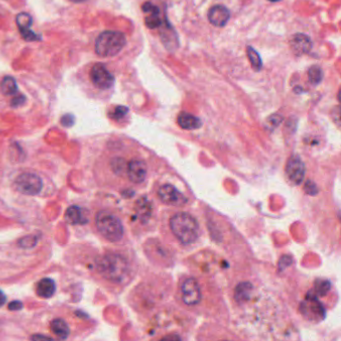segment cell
I'll use <instances>...</instances> for the list:
<instances>
[{
	"instance_id": "cell-20",
	"label": "cell",
	"mask_w": 341,
	"mask_h": 341,
	"mask_svg": "<svg viewBox=\"0 0 341 341\" xmlns=\"http://www.w3.org/2000/svg\"><path fill=\"white\" fill-rule=\"evenodd\" d=\"M308 78L313 85H317L323 79V71L318 66H311L308 70Z\"/></svg>"
},
{
	"instance_id": "cell-22",
	"label": "cell",
	"mask_w": 341,
	"mask_h": 341,
	"mask_svg": "<svg viewBox=\"0 0 341 341\" xmlns=\"http://www.w3.org/2000/svg\"><path fill=\"white\" fill-rule=\"evenodd\" d=\"M16 24L18 26V29H24V28H30L32 24V18L28 13H19L16 16Z\"/></svg>"
},
{
	"instance_id": "cell-30",
	"label": "cell",
	"mask_w": 341,
	"mask_h": 341,
	"mask_svg": "<svg viewBox=\"0 0 341 341\" xmlns=\"http://www.w3.org/2000/svg\"><path fill=\"white\" fill-rule=\"evenodd\" d=\"M270 2H277V1H280V0H269Z\"/></svg>"
},
{
	"instance_id": "cell-2",
	"label": "cell",
	"mask_w": 341,
	"mask_h": 341,
	"mask_svg": "<svg viewBox=\"0 0 341 341\" xmlns=\"http://www.w3.org/2000/svg\"><path fill=\"white\" fill-rule=\"evenodd\" d=\"M169 225L173 235L183 245H190L197 240L199 225L191 214L178 212L171 217Z\"/></svg>"
},
{
	"instance_id": "cell-28",
	"label": "cell",
	"mask_w": 341,
	"mask_h": 341,
	"mask_svg": "<svg viewBox=\"0 0 341 341\" xmlns=\"http://www.w3.org/2000/svg\"><path fill=\"white\" fill-rule=\"evenodd\" d=\"M5 302H6V295L0 290V307H2Z\"/></svg>"
},
{
	"instance_id": "cell-9",
	"label": "cell",
	"mask_w": 341,
	"mask_h": 341,
	"mask_svg": "<svg viewBox=\"0 0 341 341\" xmlns=\"http://www.w3.org/2000/svg\"><path fill=\"white\" fill-rule=\"evenodd\" d=\"M285 172L288 179L294 184L299 185L305 175V166L298 155H292L285 166Z\"/></svg>"
},
{
	"instance_id": "cell-27",
	"label": "cell",
	"mask_w": 341,
	"mask_h": 341,
	"mask_svg": "<svg viewBox=\"0 0 341 341\" xmlns=\"http://www.w3.org/2000/svg\"><path fill=\"white\" fill-rule=\"evenodd\" d=\"M23 102H24V96L20 95L19 97H17V98H14V99L12 100L11 104H12L13 106H16V105H20V104H22Z\"/></svg>"
},
{
	"instance_id": "cell-13",
	"label": "cell",
	"mask_w": 341,
	"mask_h": 341,
	"mask_svg": "<svg viewBox=\"0 0 341 341\" xmlns=\"http://www.w3.org/2000/svg\"><path fill=\"white\" fill-rule=\"evenodd\" d=\"M64 218L67 223L72 224V225H77V224H83L86 223L87 218L84 213L83 208L77 206V205H72L67 208Z\"/></svg>"
},
{
	"instance_id": "cell-18",
	"label": "cell",
	"mask_w": 341,
	"mask_h": 341,
	"mask_svg": "<svg viewBox=\"0 0 341 341\" xmlns=\"http://www.w3.org/2000/svg\"><path fill=\"white\" fill-rule=\"evenodd\" d=\"M1 92L4 95H13L17 93L18 87L15 79L12 76H5L1 81Z\"/></svg>"
},
{
	"instance_id": "cell-1",
	"label": "cell",
	"mask_w": 341,
	"mask_h": 341,
	"mask_svg": "<svg viewBox=\"0 0 341 341\" xmlns=\"http://www.w3.org/2000/svg\"><path fill=\"white\" fill-rule=\"evenodd\" d=\"M98 272L113 283H121L129 273V264L124 256L117 253H106L96 263Z\"/></svg>"
},
{
	"instance_id": "cell-12",
	"label": "cell",
	"mask_w": 341,
	"mask_h": 341,
	"mask_svg": "<svg viewBox=\"0 0 341 341\" xmlns=\"http://www.w3.org/2000/svg\"><path fill=\"white\" fill-rule=\"evenodd\" d=\"M291 47L295 54L300 55V54H304L310 51L312 47V43L307 35L298 33L294 35L293 38L291 39Z\"/></svg>"
},
{
	"instance_id": "cell-3",
	"label": "cell",
	"mask_w": 341,
	"mask_h": 341,
	"mask_svg": "<svg viewBox=\"0 0 341 341\" xmlns=\"http://www.w3.org/2000/svg\"><path fill=\"white\" fill-rule=\"evenodd\" d=\"M94 224L98 233L109 242H118L123 238L124 226L120 218L108 210L95 214Z\"/></svg>"
},
{
	"instance_id": "cell-14",
	"label": "cell",
	"mask_w": 341,
	"mask_h": 341,
	"mask_svg": "<svg viewBox=\"0 0 341 341\" xmlns=\"http://www.w3.org/2000/svg\"><path fill=\"white\" fill-rule=\"evenodd\" d=\"M49 329L54 337L61 340L67 339L70 335V327L68 323L62 318H54L53 320H51Z\"/></svg>"
},
{
	"instance_id": "cell-15",
	"label": "cell",
	"mask_w": 341,
	"mask_h": 341,
	"mask_svg": "<svg viewBox=\"0 0 341 341\" xmlns=\"http://www.w3.org/2000/svg\"><path fill=\"white\" fill-rule=\"evenodd\" d=\"M36 294L41 298H50L56 291V284L51 278H42L36 284Z\"/></svg>"
},
{
	"instance_id": "cell-25",
	"label": "cell",
	"mask_w": 341,
	"mask_h": 341,
	"mask_svg": "<svg viewBox=\"0 0 341 341\" xmlns=\"http://www.w3.org/2000/svg\"><path fill=\"white\" fill-rule=\"evenodd\" d=\"M22 307H23L22 303L20 301H16V300L10 302L9 305H8V308L10 310H20Z\"/></svg>"
},
{
	"instance_id": "cell-6",
	"label": "cell",
	"mask_w": 341,
	"mask_h": 341,
	"mask_svg": "<svg viewBox=\"0 0 341 341\" xmlns=\"http://www.w3.org/2000/svg\"><path fill=\"white\" fill-rule=\"evenodd\" d=\"M92 84L101 90L110 89L114 84V76L102 63H95L89 72Z\"/></svg>"
},
{
	"instance_id": "cell-16",
	"label": "cell",
	"mask_w": 341,
	"mask_h": 341,
	"mask_svg": "<svg viewBox=\"0 0 341 341\" xmlns=\"http://www.w3.org/2000/svg\"><path fill=\"white\" fill-rule=\"evenodd\" d=\"M178 125L186 130L197 129L201 126V121L194 115L187 112H181L177 117Z\"/></svg>"
},
{
	"instance_id": "cell-21",
	"label": "cell",
	"mask_w": 341,
	"mask_h": 341,
	"mask_svg": "<svg viewBox=\"0 0 341 341\" xmlns=\"http://www.w3.org/2000/svg\"><path fill=\"white\" fill-rule=\"evenodd\" d=\"M158 13H159V10L150 12L149 15L147 17H145V24L148 28L154 29L161 24V19L158 16Z\"/></svg>"
},
{
	"instance_id": "cell-8",
	"label": "cell",
	"mask_w": 341,
	"mask_h": 341,
	"mask_svg": "<svg viewBox=\"0 0 341 341\" xmlns=\"http://www.w3.org/2000/svg\"><path fill=\"white\" fill-rule=\"evenodd\" d=\"M158 197L164 204L171 206H182L187 202L185 195L171 184H164L159 187Z\"/></svg>"
},
{
	"instance_id": "cell-5",
	"label": "cell",
	"mask_w": 341,
	"mask_h": 341,
	"mask_svg": "<svg viewBox=\"0 0 341 341\" xmlns=\"http://www.w3.org/2000/svg\"><path fill=\"white\" fill-rule=\"evenodd\" d=\"M13 186L21 194L35 196L41 192L43 182L38 174L23 172L15 178Z\"/></svg>"
},
{
	"instance_id": "cell-26",
	"label": "cell",
	"mask_w": 341,
	"mask_h": 341,
	"mask_svg": "<svg viewBox=\"0 0 341 341\" xmlns=\"http://www.w3.org/2000/svg\"><path fill=\"white\" fill-rule=\"evenodd\" d=\"M61 123L64 125V126H71L73 124V116L70 115V114H67V115H64L61 119Z\"/></svg>"
},
{
	"instance_id": "cell-17",
	"label": "cell",
	"mask_w": 341,
	"mask_h": 341,
	"mask_svg": "<svg viewBox=\"0 0 341 341\" xmlns=\"http://www.w3.org/2000/svg\"><path fill=\"white\" fill-rule=\"evenodd\" d=\"M126 167H127V163L123 157L116 156V157L111 158L109 161L110 170L118 176L126 174Z\"/></svg>"
},
{
	"instance_id": "cell-23",
	"label": "cell",
	"mask_w": 341,
	"mask_h": 341,
	"mask_svg": "<svg viewBox=\"0 0 341 341\" xmlns=\"http://www.w3.org/2000/svg\"><path fill=\"white\" fill-rule=\"evenodd\" d=\"M19 32L22 36V38L26 41H37L40 40L41 37L39 35H37L34 31H32L30 28H24V29H19Z\"/></svg>"
},
{
	"instance_id": "cell-11",
	"label": "cell",
	"mask_w": 341,
	"mask_h": 341,
	"mask_svg": "<svg viewBox=\"0 0 341 341\" xmlns=\"http://www.w3.org/2000/svg\"><path fill=\"white\" fill-rule=\"evenodd\" d=\"M208 20L209 22L217 27H223L226 25V23L228 22L230 18V13L229 10L227 9L224 5H214L212 6L209 11H208Z\"/></svg>"
},
{
	"instance_id": "cell-19",
	"label": "cell",
	"mask_w": 341,
	"mask_h": 341,
	"mask_svg": "<svg viewBox=\"0 0 341 341\" xmlns=\"http://www.w3.org/2000/svg\"><path fill=\"white\" fill-rule=\"evenodd\" d=\"M247 56H248V59L251 63L252 68L255 71H259L262 68V60H261L258 52L254 48L248 46L247 47Z\"/></svg>"
},
{
	"instance_id": "cell-29",
	"label": "cell",
	"mask_w": 341,
	"mask_h": 341,
	"mask_svg": "<svg viewBox=\"0 0 341 341\" xmlns=\"http://www.w3.org/2000/svg\"><path fill=\"white\" fill-rule=\"evenodd\" d=\"M70 1L75 2V3H80V2H85L87 1V0H70Z\"/></svg>"
},
{
	"instance_id": "cell-10",
	"label": "cell",
	"mask_w": 341,
	"mask_h": 341,
	"mask_svg": "<svg viewBox=\"0 0 341 341\" xmlns=\"http://www.w3.org/2000/svg\"><path fill=\"white\" fill-rule=\"evenodd\" d=\"M126 176L133 184L142 183L147 176V164L144 160L133 158L127 162Z\"/></svg>"
},
{
	"instance_id": "cell-4",
	"label": "cell",
	"mask_w": 341,
	"mask_h": 341,
	"mask_svg": "<svg viewBox=\"0 0 341 341\" xmlns=\"http://www.w3.org/2000/svg\"><path fill=\"white\" fill-rule=\"evenodd\" d=\"M126 45V37L119 31H103L95 41V53L100 57H113L117 55Z\"/></svg>"
},
{
	"instance_id": "cell-7",
	"label": "cell",
	"mask_w": 341,
	"mask_h": 341,
	"mask_svg": "<svg viewBox=\"0 0 341 341\" xmlns=\"http://www.w3.org/2000/svg\"><path fill=\"white\" fill-rule=\"evenodd\" d=\"M181 297L186 305H197L201 300V290L198 281L195 278L189 277L181 285Z\"/></svg>"
},
{
	"instance_id": "cell-24",
	"label": "cell",
	"mask_w": 341,
	"mask_h": 341,
	"mask_svg": "<svg viewBox=\"0 0 341 341\" xmlns=\"http://www.w3.org/2000/svg\"><path fill=\"white\" fill-rule=\"evenodd\" d=\"M128 112V108L125 106H117L114 111L112 112V117L114 119H120L124 117Z\"/></svg>"
}]
</instances>
